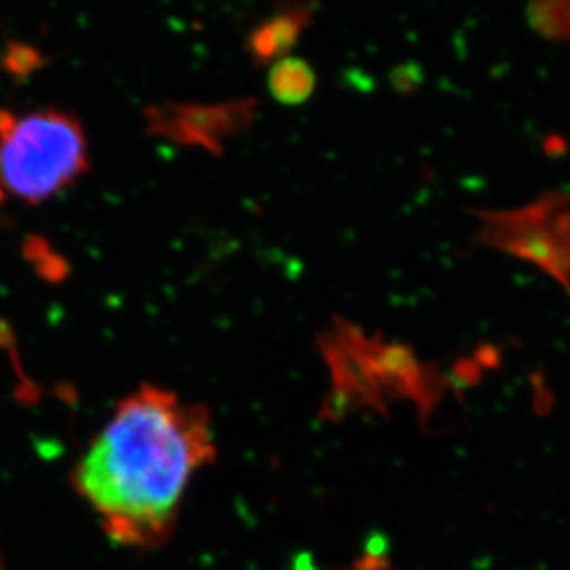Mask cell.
Returning <instances> with one entry per match:
<instances>
[{
	"mask_svg": "<svg viewBox=\"0 0 570 570\" xmlns=\"http://www.w3.org/2000/svg\"><path fill=\"white\" fill-rule=\"evenodd\" d=\"M213 458L204 406L146 384L120 401L78 463L75 485L109 538L126 547H156L173 532L194 473Z\"/></svg>",
	"mask_w": 570,
	"mask_h": 570,
	"instance_id": "1",
	"label": "cell"
},
{
	"mask_svg": "<svg viewBox=\"0 0 570 570\" xmlns=\"http://www.w3.org/2000/svg\"><path fill=\"white\" fill-rule=\"evenodd\" d=\"M87 167L86 134L72 115L0 111V189L39 204L75 184Z\"/></svg>",
	"mask_w": 570,
	"mask_h": 570,
	"instance_id": "2",
	"label": "cell"
},
{
	"mask_svg": "<svg viewBox=\"0 0 570 570\" xmlns=\"http://www.w3.org/2000/svg\"><path fill=\"white\" fill-rule=\"evenodd\" d=\"M474 243L532 264L570 296V194L550 190L513 209H471Z\"/></svg>",
	"mask_w": 570,
	"mask_h": 570,
	"instance_id": "3",
	"label": "cell"
},
{
	"mask_svg": "<svg viewBox=\"0 0 570 570\" xmlns=\"http://www.w3.org/2000/svg\"><path fill=\"white\" fill-rule=\"evenodd\" d=\"M362 347L382 393L414 399L421 409H431L442 387V377L436 370L425 366L410 345L384 342L381 336L366 333Z\"/></svg>",
	"mask_w": 570,
	"mask_h": 570,
	"instance_id": "4",
	"label": "cell"
},
{
	"mask_svg": "<svg viewBox=\"0 0 570 570\" xmlns=\"http://www.w3.org/2000/svg\"><path fill=\"white\" fill-rule=\"evenodd\" d=\"M314 16V4H291L281 8L263 24H258L248 38L249 55L255 63H275L281 58H286L297 39L313 24Z\"/></svg>",
	"mask_w": 570,
	"mask_h": 570,
	"instance_id": "5",
	"label": "cell"
},
{
	"mask_svg": "<svg viewBox=\"0 0 570 570\" xmlns=\"http://www.w3.org/2000/svg\"><path fill=\"white\" fill-rule=\"evenodd\" d=\"M316 87V70L303 58L286 56L269 67L268 91L275 102L302 106L313 98Z\"/></svg>",
	"mask_w": 570,
	"mask_h": 570,
	"instance_id": "6",
	"label": "cell"
},
{
	"mask_svg": "<svg viewBox=\"0 0 570 570\" xmlns=\"http://www.w3.org/2000/svg\"><path fill=\"white\" fill-rule=\"evenodd\" d=\"M528 21L549 39H570V2H541L528 8Z\"/></svg>",
	"mask_w": 570,
	"mask_h": 570,
	"instance_id": "7",
	"label": "cell"
},
{
	"mask_svg": "<svg viewBox=\"0 0 570 570\" xmlns=\"http://www.w3.org/2000/svg\"><path fill=\"white\" fill-rule=\"evenodd\" d=\"M387 81L397 95L410 97V95L420 91L423 83H425V70L415 61H404V63L397 65L395 69L390 70Z\"/></svg>",
	"mask_w": 570,
	"mask_h": 570,
	"instance_id": "8",
	"label": "cell"
}]
</instances>
